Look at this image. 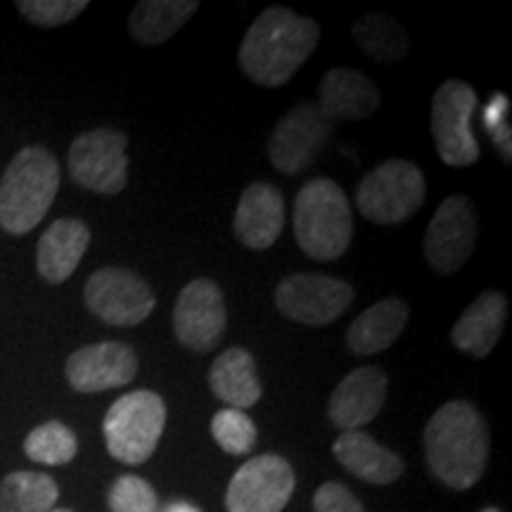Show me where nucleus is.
Returning a JSON list of instances; mask_svg holds the SVG:
<instances>
[{"label":"nucleus","instance_id":"obj_36","mask_svg":"<svg viewBox=\"0 0 512 512\" xmlns=\"http://www.w3.org/2000/svg\"><path fill=\"white\" fill-rule=\"evenodd\" d=\"M482 512H503V510H498V508H484Z\"/></svg>","mask_w":512,"mask_h":512},{"label":"nucleus","instance_id":"obj_16","mask_svg":"<svg viewBox=\"0 0 512 512\" xmlns=\"http://www.w3.org/2000/svg\"><path fill=\"white\" fill-rule=\"evenodd\" d=\"M389 380L380 368L363 366L351 370L330 396L328 415L342 432L361 430L380 415L387 401Z\"/></svg>","mask_w":512,"mask_h":512},{"label":"nucleus","instance_id":"obj_30","mask_svg":"<svg viewBox=\"0 0 512 512\" xmlns=\"http://www.w3.org/2000/svg\"><path fill=\"white\" fill-rule=\"evenodd\" d=\"M19 12L38 27H62L88 8L86 0H19Z\"/></svg>","mask_w":512,"mask_h":512},{"label":"nucleus","instance_id":"obj_9","mask_svg":"<svg viewBox=\"0 0 512 512\" xmlns=\"http://www.w3.org/2000/svg\"><path fill=\"white\" fill-rule=\"evenodd\" d=\"M83 299L102 323L114 328H136L155 311V292L140 275L126 268H100L83 287Z\"/></svg>","mask_w":512,"mask_h":512},{"label":"nucleus","instance_id":"obj_33","mask_svg":"<svg viewBox=\"0 0 512 512\" xmlns=\"http://www.w3.org/2000/svg\"><path fill=\"white\" fill-rule=\"evenodd\" d=\"M491 138H494L501 157L505 159V162H510L512 159V128H510V124H503L501 128H496V131L491 133Z\"/></svg>","mask_w":512,"mask_h":512},{"label":"nucleus","instance_id":"obj_29","mask_svg":"<svg viewBox=\"0 0 512 512\" xmlns=\"http://www.w3.org/2000/svg\"><path fill=\"white\" fill-rule=\"evenodd\" d=\"M112 512H159V498L143 477L124 475L112 484L107 496Z\"/></svg>","mask_w":512,"mask_h":512},{"label":"nucleus","instance_id":"obj_3","mask_svg":"<svg viewBox=\"0 0 512 512\" xmlns=\"http://www.w3.org/2000/svg\"><path fill=\"white\" fill-rule=\"evenodd\" d=\"M60 190V164L46 147L31 145L17 152L0 181V226L10 235L34 230Z\"/></svg>","mask_w":512,"mask_h":512},{"label":"nucleus","instance_id":"obj_17","mask_svg":"<svg viewBox=\"0 0 512 512\" xmlns=\"http://www.w3.org/2000/svg\"><path fill=\"white\" fill-rule=\"evenodd\" d=\"M285 226V200L271 183H252L242 192L235 211V235L249 249H268Z\"/></svg>","mask_w":512,"mask_h":512},{"label":"nucleus","instance_id":"obj_28","mask_svg":"<svg viewBox=\"0 0 512 512\" xmlns=\"http://www.w3.org/2000/svg\"><path fill=\"white\" fill-rule=\"evenodd\" d=\"M211 437L230 456H245L256 444V425L245 411L223 408L211 420Z\"/></svg>","mask_w":512,"mask_h":512},{"label":"nucleus","instance_id":"obj_2","mask_svg":"<svg viewBox=\"0 0 512 512\" xmlns=\"http://www.w3.org/2000/svg\"><path fill=\"white\" fill-rule=\"evenodd\" d=\"M425 456L432 475L448 489H472L489 460V430L472 403L448 401L425 427Z\"/></svg>","mask_w":512,"mask_h":512},{"label":"nucleus","instance_id":"obj_13","mask_svg":"<svg viewBox=\"0 0 512 512\" xmlns=\"http://www.w3.org/2000/svg\"><path fill=\"white\" fill-rule=\"evenodd\" d=\"M226 325V299L214 280L197 278L183 287L174 306V332L183 347L209 354L219 347Z\"/></svg>","mask_w":512,"mask_h":512},{"label":"nucleus","instance_id":"obj_11","mask_svg":"<svg viewBox=\"0 0 512 512\" xmlns=\"http://www.w3.org/2000/svg\"><path fill=\"white\" fill-rule=\"evenodd\" d=\"M332 121L318 102H302L278 121L268 140V159L280 174L297 176L311 169L328 143Z\"/></svg>","mask_w":512,"mask_h":512},{"label":"nucleus","instance_id":"obj_25","mask_svg":"<svg viewBox=\"0 0 512 512\" xmlns=\"http://www.w3.org/2000/svg\"><path fill=\"white\" fill-rule=\"evenodd\" d=\"M354 38L363 53L382 64L401 62L411 50V41L394 17L370 12L354 24Z\"/></svg>","mask_w":512,"mask_h":512},{"label":"nucleus","instance_id":"obj_26","mask_svg":"<svg viewBox=\"0 0 512 512\" xmlns=\"http://www.w3.org/2000/svg\"><path fill=\"white\" fill-rule=\"evenodd\" d=\"M60 489L43 472H12L0 482V512H50Z\"/></svg>","mask_w":512,"mask_h":512},{"label":"nucleus","instance_id":"obj_22","mask_svg":"<svg viewBox=\"0 0 512 512\" xmlns=\"http://www.w3.org/2000/svg\"><path fill=\"white\" fill-rule=\"evenodd\" d=\"M408 304L399 297H389L370 306L347 330V347L356 356L380 354L389 349L408 325Z\"/></svg>","mask_w":512,"mask_h":512},{"label":"nucleus","instance_id":"obj_8","mask_svg":"<svg viewBox=\"0 0 512 512\" xmlns=\"http://www.w3.org/2000/svg\"><path fill=\"white\" fill-rule=\"evenodd\" d=\"M128 140L117 128L81 133L69 147L67 166L72 181L100 195H119L128 181Z\"/></svg>","mask_w":512,"mask_h":512},{"label":"nucleus","instance_id":"obj_7","mask_svg":"<svg viewBox=\"0 0 512 512\" xmlns=\"http://www.w3.org/2000/svg\"><path fill=\"white\" fill-rule=\"evenodd\" d=\"M477 93L465 81H444L432 100V136L441 162L448 166H472L479 159V145L472 133V114Z\"/></svg>","mask_w":512,"mask_h":512},{"label":"nucleus","instance_id":"obj_20","mask_svg":"<svg viewBox=\"0 0 512 512\" xmlns=\"http://www.w3.org/2000/svg\"><path fill=\"white\" fill-rule=\"evenodd\" d=\"M91 245V230L79 219H60L38 240L36 268L48 283H64L79 268Z\"/></svg>","mask_w":512,"mask_h":512},{"label":"nucleus","instance_id":"obj_35","mask_svg":"<svg viewBox=\"0 0 512 512\" xmlns=\"http://www.w3.org/2000/svg\"><path fill=\"white\" fill-rule=\"evenodd\" d=\"M50 512H74V510H67V508H53Z\"/></svg>","mask_w":512,"mask_h":512},{"label":"nucleus","instance_id":"obj_6","mask_svg":"<svg viewBox=\"0 0 512 512\" xmlns=\"http://www.w3.org/2000/svg\"><path fill=\"white\" fill-rule=\"evenodd\" d=\"M427 197V181L418 164L389 159L358 183L356 207L363 219L396 226L413 219Z\"/></svg>","mask_w":512,"mask_h":512},{"label":"nucleus","instance_id":"obj_5","mask_svg":"<svg viewBox=\"0 0 512 512\" xmlns=\"http://www.w3.org/2000/svg\"><path fill=\"white\" fill-rule=\"evenodd\" d=\"M166 403L150 389L128 392L112 403L102 422L107 451L126 465H143L152 458L164 434Z\"/></svg>","mask_w":512,"mask_h":512},{"label":"nucleus","instance_id":"obj_14","mask_svg":"<svg viewBox=\"0 0 512 512\" xmlns=\"http://www.w3.org/2000/svg\"><path fill=\"white\" fill-rule=\"evenodd\" d=\"M294 491V472L285 458L256 456L235 472L226 491L228 512H283Z\"/></svg>","mask_w":512,"mask_h":512},{"label":"nucleus","instance_id":"obj_15","mask_svg":"<svg viewBox=\"0 0 512 512\" xmlns=\"http://www.w3.org/2000/svg\"><path fill=\"white\" fill-rule=\"evenodd\" d=\"M67 380L76 392L98 394L124 387L138 375V356L121 342H100L76 349L67 358Z\"/></svg>","mask_w":512,"mask_h":512},{"label":"nucleus","instance_id":"obj_18","mask_svg":"<svg viewBox=\"0 0 512 512\" xmlns=\"http://www.w3.org/2000/svg\"><path fill=\"white\" fill-rule=\"evenodd\" d=\"M318 107L330 121H366L380 107V91L356 69L337 67L320 81Z\"/></svg>","mask_w":512,"mask_h":512},{"label":"nucleus","instance_id":"obj_10","mask_svg":"<svg viewBox=\"0 0 512 512\" xmlns=\"http://www.w3.org/2000/svg\"><path fill=\"white\" fill-rule=\"evenodd\" d=\"M354 302V287L347 280L323 273L287 275L275 290V304L285 318L302 325H330Z\"/></svg>","mask_w":512,"mask_h":512},{"label":"nucleus","instance_id":"obj_27","mask_svg":"<svg viewBox=\"0 0 512 512\" xmlns=\"http://www.w3.org/2000/svg\"><path fill=\"white\" fill-rule=\"evenodd\" d=\"M76 451H79L76 434L55 420L38 425L24 441V453L41 465H67L74 460Z\"/></svg>","mask_w":512,"mask_h":512},{"label":"nucleus","instance_id":"obj_12","mask_svg":"<svg viewBox=\"0 0 512 512\" xmlns=\"http://www.w3.org/2000/svg\"><path fill=\"white\" fill-rule=\"evenodd\" d=\"M477 214L463 195L446 197L425 233V256L439 275H453L470 261L477 245Z\"/></svg>","mask_w":512,"mask_h":512},{"label":"nucleus","instance_id":"obj_4","mask_svg":"<svg viewBox=\"0 0 512 512\" xmlns=\"http://www.w3.org/2000/svg\"><path fill=\"white\" fill-rule=\"evenodd\" d=\"M354 235L351 204L330 178H313L294 200V238L306 256L335 261L347 252Z\"/></svg>","mask_w":512,"mask_h":512},{"label":"nucleus","instance_id":"obj_23","mask_svg":"<svg viewBox=\"0 0 512 512\" xmlns=\"http://www.w3.org/2000/svg\"><path fill=\"white\" fill-rule=\"evenodd\" d=\"M209 387L216 399L228 403L235 411H245V408L256 406V401L261 399V392H264L259 375H256L254 358L242 347L223 351L211 363Z\"/></svg>","mask_w":512,"mask_h":512},{"label":"nucleus","instance_id":"obj_19","mask_svg":"<svg viewBox=\"0 0 512 512\" xmlns=\"http://www.w3.org/2000/svg\"><path fill=\"white\" fill-rule=\"evenodd\" d=\"M508 299L501 292H482L463 311L451 330V342L467 356L486 358L503 335Z\"/></svg>","mask_w":512,"mask_h":512},{"label":"nucleus","instance_id":"obj_24","mask_svg":"<svg viewBox=\"0 0 512 512\" xmlns=\"http://www.w3.org/2000/svg\"><path fill=\"white\" fill-rule=\"evenodd\" d=\"M197 8L200 5L192 0H143L133 8L128 19L131 36L145 46H159L169 41L195 15Z\"/></svg>","mask_w":512,"mask_h":512},{"label":"nucleus","instance_id":"obj_32","mask_svg":"<svg viewBox=\"0 0 512 512\" xmlns=\"http://www.w3.org/2000/svg\"><path fill=\"white\" fill-rule=\"evenodd\" d=\"M508 110H510V100L508 95L503 93H494V98L486 102L484 112H482V124L489 133H494L496 128H501L503 124H508Z\"/></svg>","mask_w":512,"mask_h":512},{"label":"nucleus","instance_id":"obj_21","mask_svg":"<svg viewBox=\"0 0 512 512\" xmlns=\"http://www.w3.org/2000/svg\"><path fill=\"white\" fill-rule=\"evenodd\" d=\"M332 451L344 470L368 484L387 486L403 475V460L363 430L339 434Z\"/></svg>","mask_w":512,"mask_h":512},{"label":"nucleus","instance_id":"obj_31","mask_svg":"<svg viewBox=\"0 0 512 512\" xmlns=\"http://www.w3.org/2000/svg\"><path fill=\"white\" fill-rule=\"evenodd\" d=\"M313 510L316 512H366L361 501L351 494L344 484L325 482L313 496Z\"/></svg>","mask_w":512,"mask_h":512},{"label":"nucleus","instance_id":"obj_34","mask_svg":"<svg viewBox=\"0 0 512 512\" xmlns=\"http://www.w3.org/2000/svg\"><path fill=\"white\" fill-rule=\"evenodd\" d=\"M162 512H202L200 508H195V505L188 503V501H174L169 503Z\"/></svg>","mask_w":512,"mask_h":512},{"label":"nucleus","instance_id":"obj_1","mask_svg":"<svg viewBox=\"0 0 512 512\" xmlns=\"http://www.w3.org/2000/svg\"><path fill=\"white\" fill-rule=\"evenodd\" d=\"M320 27L283 5H271L247 29L238 53L240 67L259 86L280 88L299 72L318 46Z\"/></svg>","mask_w":512,"mask_h":512}]
</instances>
